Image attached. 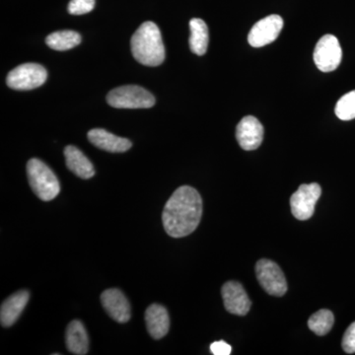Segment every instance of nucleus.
Returning a JSON list of instances; mask_svg holds the SVG:
<instances>
[{
	"mask_svg": "<svg viewBox=\"0 0 355 355\" xmlns=\"http://www.w3.org/2000/svg\"><path fill=\"white\" fill-rule=\"evenodd\" d=\"M202 216V200L198 191L191 187L182 186L166 202L163 225L171 237H186L198 228Z\"/></svg>",
	"mask_w": 355,
	"mask_h": 355,
	"instance_id": "obj_1",
	"label": "nucleus"
},
{
	"mask_svg": "<svg viewBox=\"0 0 355 355\" xmlns=\"http://www.w3.org/2000/svg\"><path fill=\"white\" fill-rule=\"evenodd\" d=\"M133 58L146 67H158L164 62L165 48L155 23L144 22L130 40Z\"/></svg>",
	"mask_w": 355,
	"mask_h": 355,
	"instance_id": "obj_2",
	"label": "nucleus"
},
{
	"mask_svg": "<svg viewBox=\"0 0 355 355\" xmlns=\"http://www.w3.org/2000/svg\"><path fill=\"white\" fill-rule=\"evenodd\" d=\"M27 176L30 186L37 197L44 202H50L60 191V182L51 168L43 161L33 158L27 163Z\"/></svg>",
	"mask_w": 355,
	"mask_h": 355,
	"instance_id": "obj_3",
	"label": "nucleus"
},
{
	"mask_svg": "<svg viewBox=\"0 0 355 355\" xmlns=\"http://www.w3.org/2000/svg\"><path fill=\"white\" fill-rule=\"evenodd\" d=\"M107 102L116 109H148L155 104V98L140 86L127 85L110 91Z\"/></svg>",
	"mask_w": 355,
	"mask_h": 355,
	"instance_id": "obj_4",
	"label": "nucleus"
},
{
	"mask_svg": "<svg viewBox=\"0 0 355 355\" xmlns=\"http://www.w3.org/2000/svg\"><path fill=\"white\" fill-rule=\"evenodd\" d=\"M48 78V72L43 65L24 64L11 70L6 77L8 87L14 90L27 91L43 85Z\"/></svg>",
	"mask_w": 355,
	"mask_h": 355,
	"instance_id": "obj_5",
	"label": "nucleus"
},
{
	"mask_svg": "<svg viewBox=\"0 0 355 355\" xmlns=\"http://www.w3.org/2000/svg\"><path fill=\"white\" fill-rule=\"evenodd\" d=\"M256 275L263 291L270 295L284 296L287 291V284L284 272L275 261H259L256 265Z\"/></svg>",
	"mask_w": 355,
	"mask_h": 355,
	"instance_id": "obj_6",
	"label": "nucleus"
},
{
	"mask_svg": "<svg viewBox=\"0 0 355 355\" xmlns=\"http://www.w3.org/2000/svg\"><path fill=\"white\" fill-rule=\"evenodd\" d=\"M321 193V187L317 183L301 184L291 198V211L294 217L298 220H307L312 217Z\"/></svg>",
	"mask_w": 355,
	"mask_h": 355,
	"instance_id": "obj_7",
	"label": "nucleus"
},
{
	"mask_svg": "<svg viewBox=\"0 0 355 355\" xmlns=\"http://www.w3.org/2000/svg\"><path fill=\"white\" fill-rule=\"evenodd\" d=\"M343 58L342 46L333 35H324L319 40L314 51V60L318 69L331 72L338 69Z\"/></svg>",
	"mask_w": 355,
	"mask_h": 355,
	"instance_id": "obj_8",
	"label": "nucleus"
},
{
	"mask_svg": "<svg viewBox=\"0 0 355 355\" xmlns=\"http://www.w3.org/2000/svg\"><path fill=\"white\" fill-rule=\"evenodd\" d=\"M282 28L284 19L279 15L266 16L253 26L248 36V42L254 48H261L275 42Z\"/></svg>",
	"mask_w": 355,
	"mask_h": 355,
	"instance_id": "obj_9",
	"label": "nucleus"
},
{
	"mask_svg": "<svg viewBox=\"0 0 355 355\" xmlns=\"http://www.w3.org/2000/svg\"><path fill=\"white\" fill-rule=\"evenodd\" d=\"M236 139L244 150L259 148L263 139V127L258 119L253 116L243 118L236 128Z\"/></svg>",
	"mask_w": 355,
	"mask_h": 355,
	"instance_id": "obj_10",
	"label": "nucleus"
},
{
	"mask_svg": "<svg viewBox=\"0 0 355 355\" xmlns=\"http://www.w3.org/2000/svg\"><path fill=\"white\" fill-rule=\"evenodd\" d=\"M222 298L224 307L231 314L245 316L251 308V301L247 292L237 282H228L222 286Z\"/></svg>",
	"mask_w": 355,
	"mask_h": 355,
	"instance_id": "obj_11",
	"label": "nucleus"
},
{
	"mask_svg": "<svg viewBox=\"0 0 355 355\" xmlns=\"http://www.w3.org/2000/svg\"><path fill=\"white\" fill-rule=\"evenodd\" d=\"M101 302L109 316L118 323H127L130 319V302L119 289L111 288L103 292Z\"/></svg>",
	"mask_w": 355,
	"mask_h": 355,
	"instance_id": "obj_12",
	"label": "nucleus"
},
{
	"mask_svg": "<svg viewBox=\"0 0 355 355\" xmlns=\"http://www.w3.org/2000/svg\"><path fill=\"white\" fill-rule=\"evenodd\" d=\"M88 139L93 146L112 153H125L132 146V142L128 139L116 137L102 128L91 130L88 132Z\"/></svg>",
	"mask_w": 355,
	"mask_h": 355,
	"instance_id": "obj_13",
	"label": "nucleus"
},
{
	"mask_svg": "<svg viewBox=\"0 0 355 355\" xmlns=\"http://www.w3.org/2000/svg\"><path fill=\"white\" fill-rule=\"evenodd\" d=\"M146 323L147 331L154 340L164 338L170 328L169 314L164 306H149L146 312Z\"/></svg>",
	"mask_w": 355,
	"mask_h": 355,
	"instance_id": "obj_14",
	"label": "nucleus"
},
{
	"mask_svg": "<svg viewBox=\"0 0 355 355\" xmlns=\"http://www.w3.org/2000/svg\"><path fill=\"white\" fill-rule=\"evenodd\" d=\"M29 298V292L21 291L9 296L2 303L1 309H0V322L2 326L8 328L17 321L23 310L25 309L26 305L28 304Z\"/></svg>",
	"mask_w": 355,
	"mask_h": 355,
	"instance_id": "obj_15",
	"label": "nucleus"
},
{
	"mask_svg": "<svg viewBox=\"0 0 355 355\" xmlns=\"http://www.w3.org/2000/svg\"><path fill=\"white\" fill-rule=\"evenodd\" d=\"M64 156L67 168L77 177L81 179H90L94 176L95 170L92 163L77 147H65Z\"/></svg>",
	"mask_w": 355,
	"mask_h": 355,
	"instance_id": "obj_16",
	"label": "nucleus"
},
{
	"mask_svg": "<svg viewBox=\"0 0 355 355\" xmlns=\"http://www.w3.org/2000/svg\"><path fill=\"white\" fill-rule=\"evenodd\" d=\"M67 347L71 354L84 355L87 354L89 340L87 331L83 324L78 320H74L69 324L65 334Z\"/></svg>",
	"mask_w": 355,
	"mask_h": 355,
	"instance_id": "obj_17",
	"label": "nucleus"
},
{
	"mask_svg": "<svg viewBox=\"0 0 355 355\" xmlns=\"http://www.w3.org/2000/svg\"><path fill=\"white\" fill-rule=\"evenodd\" d=\"M190 48L195 55H203L209 46V28L205 21L193 18L190 21Z\"/></svg>",
	"mask_w": 355,
	"mask_h": 355,
	"instance_id": "obj_18",
	"label": "nucleus"
},
{
	"mask_svg": "<svg viewBox=\"0 0 355 355\" xmlns=\"http://www.w3.org/2000/svg\"><path fill=\"white\" fill-rule=\"evenodd\" d=\"M46 43L55 51H69L81 43V36L78 33L64 30L51 33L46 39Z\"/></svg>",
	"mask_w": 355,
	"mask_h": 355,
	"instance_id": "obj_19",
	"label": "nucleus"
},
{
	"mask_svg": "<svg viewBox=\"0 0 355 355\" xmlns=\"http://www.w3.org/2000/svg\"><path fill=\"white\" fill-rule=\"evenodd\" d=\"M334 322H335V318H334L333 313L331 311L323 309L318 311L310 317L308 327L317 336H324L333 328Z\"/></svg>",
	"mask_w": 355,
	"mask_h": 355,
	"instance_id": "obj_20",
	"label": "nucleus"
},
{
	"mask_svg": "<svg viewBox=\"0 0 355 355\" xmlns=\"http://www.w3.org/2000/svg\"><path fill=\"white\" fill-rule=\"evenodd\" d=\"M336 116L342 121L355 119V90L343 95L336 105Z\"/></svg>",
	"mask_w": 355,
	"mask_h": 355,
	"instance_id": "obj_21",
	"label": "nucleus"
},
{
	"mask_svg": "<svg viewBox=\"0 0 355 355\" xmlns=\"http://www.w3.org/2000/svg\"><path fill=\"white\" fill-rule=\"evenodd\" d=\"M95 0H71L69 4V12L72 15H83L94 9Z\"/></svg>",
	"mask_w": 355,
	"mask_h": 355,
	"instance_id": "obj_22",
	"label": "nucleus"
},
{
	"mask_svg": "<svg viewBox=\"0 0 355 355\" xmlns=\"http://www.w3.org/2000/svg\"><path fill=\"white\" fill-rule=\"evenodd\" d=\"M343 349L347 354L355 352V322L350 324L343 338Z\"/></svg>",
	"mask_w": 355,
	"mask_h": 355,
	"instance_id": "obj_23",
	"label": "nucleus"
},
{
	"mask_svg": "<svg viewBox=\"0 0 355 355\" xmlns=\"http://www.w3.org/2000/svg\"><path fill=\"white\" fill-rule=\"evenodd\" d=\"M210 352L214 355H229L232 352V347L224 340H219L210 345Z\"/></svg>",
	"mask_w": 355,
	"mask_h": 355,
	"instance_id": "obj_24",
	"label": "nucleus"
}]
</instances>
